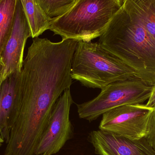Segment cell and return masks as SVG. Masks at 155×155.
Here are the masks:
<instances>
[{"mask_svg":"<svg viewBox=\"0 0 155 155\" xmlns=\"http://www.w3.org/2000/svg\"><path fill=\"white\" fill-rule=\"evenodd\" d=\"M98 43L134 70L136 76L155 85V41L145 28L134 0H124Z\"/></svg>","mask_w":155,"mask_h":155,"instance_id":"6da1fadb","label":"cell"},{"mask_svg":"<svg viewBox=\"0 0 155 155\" xmlns=\"http://www.w3.org/2000/svg\"><path fill=\"white\" fill-rule=\"evenodd\" d=\"M124 0H78L70 11L51 22L50 30L63 40L90 42L100 37Z\"/></svg>","mask_w":155,"mask_h":155,"instance_id":"7a4b0ae2","label":"cell"},{"mask_svg":"<svg viewBox=\"0 0 155 155\" xmlns=\"http://www.w3.org/2000/svg\"><path fill=\"white\" fill-rule=\"evenodd\" d=\"M71 76L87 88L102 89L112 83L136 76V74L98 42L80 41L73 57Z\"/></svg>","mask_w":155,"mask_h":155,"instance_id":"3957f363","label":"cell"},{"mask_svg":"<svg viewBox=\"0 0 155 155\" xmlns=\"http://www.w3.org/2000/svg\"><path fill=\"white\" fill-rule=\"evenodd\" d=\"M153 87L136 76L112 83L101 89L95 98L77 105L78 116L91 122L115 107L143 104L150 98Z\"/></svg>","mask_w":155,"mask_h":155,"instance_id":"277c9868","label":"cell"},{"mask_svg":"<svg viewBox=\"0 0 155 155\" xmlns=\"http://www.w3.org/2000/svg\"><path fill=\"white\" fill-rule=\"evenodd\" d=\"M73 103L69 88L64 92L54 106L36 147L35 155L55 154L72 137L73 129L70 116Z\"/></svg>","mask_w":155,"mask_h":155,"instance_id":"5b68a950","label":"cell"},{"mask_svg":"<svg viewBox=\"0 0 155 155\" xmlns=\"http://www.w3.org/2000/svg\"><path fill=\"white\" fill-rule=\"evenodd\" d=\"M153 109L143 104L113 108L102 115L99 130L132 140L145 137L148 118Z\"/></svg>","mask_w":155,"mask_h":155,"instance_id":"8992f818","label":"cell"},{"mask_svg":"<svg viewBox=\"0 0 155 155\" xmlns=\"http://www.w3.org/2000/svg\"><path fill=\"white\" fill-rule=\"evenodd\" d=\"M88 141L98 155H155L145 137L132 140L99 130L90 133Z\"/></svg>","mask_w":155,"mask_h":155,"instance_id":"52a82bcc","label":"cell"},{"mask_svg":"<svg viewBox=\"0 0 155 155\" xmlns=\"http://www.w3.org/2000/svg\"><path fill=\"white\" fill-rule=\"evenodd\" d=\"M30 37L31 32L21 2V0H17L13 29L2 55L5 66L3 82L11 75L21 72L25 47Z\"/></svg>","mask_w":155,"mask_h":155,"instance_id":"ba28073f","label":"cell"},{"mask_svg":"<svg viewBox=\"0 0 155 155\" xmlns=\"http://www.w3.org/2000/svg\"><path fill=\"white\" fill-rule=\"evenodd\" d=\"M19 74L15 73L8 76L0 88V135L6 144L20 113V101L15 89Z\"/></svg>","mask_w":155,"mask_h":155,"instance_id":"9c48e42d","label":"cell"},{"mask_svg":"<svg viewBox=\"0 0 155 155\" xmlns=\"http://www.w3.org/2000/svg\"><path fill=\"white\" fill-rule=\"evenodd\" d=\"M21 1L32 38H37L46 30H50L51 21L44 12L37 0Z\"/></svg>","mask_w":155,"mask_h":155,"instance_id":"30bf717a","label":"cell"},{"mask_svg":"<svg viewBox=\"0 0 155 155\" xmlns=\"http://www.w3.org/2000/svg\"><path fill=\"white\" fill-rule=\"evenodd\" d=\"M17 0H0V62L14 25Z\"/></svg>","mask_w":155,"mask_h":155,"instance_id":"8fae6325","label":"cell"},{"mask_svg":"<svg viewBox=\"0 0 155 155\" xmlns=\"http://www.w3.org/2000/svg\"><path fill=\"white\" fill-rule=\"evenodd\" d=\"M142 22L155 41V0H134Z\"/></svg>","mask_w":155,"mask_h":155,"instance_id":"7c38bea8","label":"cell"},{"mask_svg":"<svg viewBox=\"0 0 155 155\" xmlns=\"http://www.w3.org/2000/svg\"><path fill=\"white\" fill-rule=\"evenodd\" d=\"M78 0H37L40 6L51 19L58 18L65 14Z\"/></svg>","mask_w":155,"mask_h":155,"instance_id":"4fadbf2b","label":"cell"},{"mask_svg":"<svg viewBox=\"0 0 155 155\" xmlns=\"http://www.w3.org/2000/svg\"><path fill=\"white\" fill-rule=\"evenodd\" d=\"M145 137L155 151V106L148 118Z\"/></svg>","mask_w":155,"mask_h":155,"instance_id":"5bb4252c","label":"cell"},{"mask_svg":"<svg viewBox=\"0 0 155 155\" xmlns=\"http://www.w3.org/2000/svg\"><path fill=\"white\" fill-rule=\"evenodd\" d=\"M146 105L147 106L151 108H153L155 106V85L153 87L151 96Z\"/></svg>","mask_w":155,"mask_h":155,"instance_id":"9a60e30c","label":"cell"},{"mask_svg":"<svg viewBox=\"0 0 155 155\" xmlns=\"http://www.w3.org/2000/svg\"><path fill=\"white\" fill-rule=\"evenodd\" d=\"M5 72V66L3 63L0 62V88L3 82V76Z\"/></svg>","mask_w":155,"mask_h":155,"instance_id":"2e32d148","label":"cell"},{"mask_svg":"<svg viewBox=\"0 0 155 155\" xmlns=\"http://www.w3.org/2000/svg\"><path fill=\"white\" fill-rule=\"evenodd\" d=\"M4 142V140L3 139V138H2L1 136L0 135V147L2 145V144H3Z\"/></svg>","mask_w":155,"mask_h":155,"instance_id":"e0dca14e","label":"cell"},{"mask_svg":"<svg viewBox=\"0 0 155 155\" xmlns=\"http://www.w3.org/2000/svg\"><path fill=\"white\" fill-rule=\"evenodd\" d=\"M48 155L46 154H41V155Z\"/></svg>","mask_w":155,"mask_h":155,"instance_id":"ac0fdd59","label":"cell"}]
</instances>
